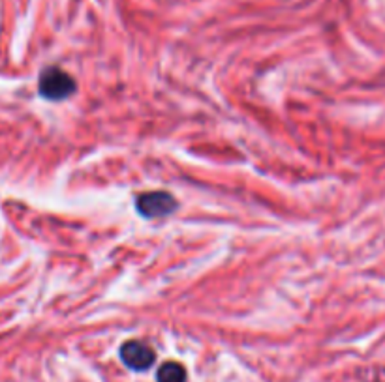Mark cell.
Here are the masks:
<instances>
[{"label":"cell","mask_w":385,"mask_h":382,"mask_svg":"<svg viewBox=\"0 0 385 382\" xmlns=\"http://www.w3.org/2000/svg\"><path fill=\"white\" fill-rule=\"evenodd\" d=\"M120 360L130 370L145 371L154 363L156 354L149 345L141 343V341H126L120 347Z\"/></svg>","instance_id":"3957f363"},{"label":"cell","mask_w":385,"mask_h":382,"mask_svg":"<svg viewBox=\"0 0 385 382\" xmlns=\"http://www.w3.org/2000/svg\"><path fill=\"white\" fill-rule=\"evenodd\" d=\"M40 94L49 101L66 100L76 92V81L60 68H45L40 76Z\"/></svg>","instance_id":"6da1fadb"},{"label":"cell","mask_w":385,"mask_h":382,"mask_svg":"<svg viewBox=\"0 0 385 382\" xmlns=\"http://www.w3.org/2000/svg\"><path fill=\"white\" fill-rule=\"evenodd\" d=\"M158 382H186V370L177 362H165L156 375Z\"/></svg>","instance_id":"277c9868"},{"label":"cell","mask_w":385,"mask_h":382,"mask_svg":"<svg viewBox=\"0 0 385 382\" xmlns=\"http://www.w3.org/2000/svg\"><path fill=\"white\" fill-rule=\"evenodd\" d=\"M138 212L145 218H165L177 210V201L175 197L167 191H151V193L139 195L136 199Z\"/></svg>","instance_id":"7a4b0ae2"}]
</instances>
